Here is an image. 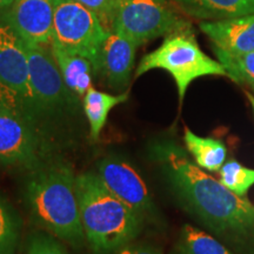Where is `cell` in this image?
<instances>
[{
    "mask_svg": "<svg viewBox=\"0 0 254 254\" xmlns=\"http://www.w3.org/2000/svg\"><path fill=\"white\" fill-rule=\"evenodd\" d=\"M193 18L225 20L254 13V0H171Z\"/></svg>",
    "mask_w": 254,
    "mask_h": 254,
    "instance_id": "14",
    "label": "cell"
},
{
    "mask_svg": "<svg viewBox=\"0 0 254 254\" xmlns=\"http://www.w3.org/2000/svg\"><path fill=\"white\" fill-rule=\"evenodd\" d=\"M113 254H164L163 250L150 244H127Z\"/></svg>",
    "mask_w": 254,
    "mask_h": 254,
    "instance_id": "24",
    "label": "cell"
},
{
    "mask_svg": "<svg viewBox=\"0 0 254 254\" xmlns=\"http://www.w3.org/2000/svg\"><path fill=\"white\" fill-rule=\"evenodd\" d=\"M4 17L23 40L52 46L55 0H14Z\"/></svg>",
    "mask_w": 254,
    "mask_h": 254,
    "instance_id": "12",
    "label": "cell"
},
{
    "mask_svg": "<svg viewBox=\"0 0 254 254\" xmlns=\"http://www.w3.org/2000/svg\"><path fill=\"white\" fill-rule=\"evenodd\" d=\"M20 222L6 200L0 198V254H14L17 250Z\"/></svg>",
    "mask_w": 254,
    "mask_h": 254,
    "instance_id": "21",
    "label": "cell"
},
{
    "mask_svg": "<svg viewBox=\"0 0 254 254\" xmlns=\"http://www.w3.org/2000/svg\"><path fill=\"white\" fill-rule=\"evenodd\" d=\"M200 28L213 43L214 49L228 53L254 51V13L225 20L204 21Z\"/></svg>",
    "mask_w": 254,
    "mask_h": 254,
    "instance_id": "13",
    "label": "cell"
},
{
    "mask_svg": "<svg viewBox=\"0 0 254 254\" xmlns=\"http://www.w3.org/2000/svg\"><path fill=\"white\" fill-rule=\"evenodd\" d=\"M170 254H234L221 241L190 225L182 228Z\"/></svg>",
    "mask_w": 254,
    "mask_h": 254,
    "instance_id": "18",
    "label": "cell"
},
{
    "mask_svg": "<svg viewBox=\"0 0 254 254\" xmlns=\"http://www.w3.org/2000/svg\"><path fill=\"white\" fill-rule=\"evenodd\" d=\"M153 153L186 207L241 254H254V205L192 163L179 146L164 142Z\"/></svg>",
    "mask_w": 254,
    "mask_h": 254,
    "instance_id": "1",
    "label": "cell"
},
{
    "mask_svg": "<svg viewBox=\"0 0 254 254\" xmlns=\"http://www.w3.org/2000/svg\"><path fill=\"white\" fill-rule=\"evenodd\" d=\"M25 254H68L55 238L44 233L33 234L27 244Z\"/></svg>",
    "mask_w": 254,
    "mask_h": 254,
    "instance_id": "22",
    "label": "cell"
},
{
    "mask_svg": "<svg viewBox=\"0 0 254 254\" xmlns=\"http://www.w3.org/2000/svg\"><path fill=\"white\" fill-rule=\"evenodd\" d=\"M75 1L93 11L107 30L112 31L116 0H75Z\"/></svg>",
    "mask_w": 254,
    "mask_h": 254,
    "instance_id": "23",
    "label": "cell"
},
{
    "mask_svg": "<svg viewBox=\"0 0 254 254\" xmlns=\"http://www.w3.org/2000/svg\"><path fill=\"white\" fill-rule=\"evenodd\" d=\"M219 63L226 69L228 78L254 90V51L247 53H228L214 49Z\"/></svg>",
    "mask_w": 254,
    "mask_h": 254,
    "instance_id": "19",
    "label": "cell"
},
{
    "mask_svg": "<svg viewBox=\"0 0 254 254\" xmlns=\"http://www.w3.org/2000/svg\"><path fill=\"white\" fill-rule=\"evenodd\" d=\"M218 173L219 182L240 196H246L254 185V170L243 166L237 160L225 163Z\"/></svg>",
    "mask_w": 254,
    "mask_h": 254,
    "instance_id": "20",
    "label": "cell"
},
{
    "mask_svg": "<svg viewBox=\"0 0 254 254\" xmlns=\"http://www.w3.org/2000/svg\"><path fill=\"white\" fill-rule=\"evenodd\" d=\"M13 1L14 0H0V17L8 11V8L13 4Z\"/></svg>",
    "mask_w": 254,
    "mask_h": 254,
    "instance_id": "25",
    "label": "cell"
},
{
    "mask_svg": "<svg viewBox=\"0 0 254 254\" xmlns=\"http://www.w3.org/2000/svg\"><path fill=\"white\" fill-rule=\"evenodd\" d=\"M28 60V79L34 114L52 113L72 103L68 90L52 52V46L25 41Z\"/></svg>",
    "mask_w": 254,
    "mask_h": 254,
    "instance_id": "8",
    "label": "cell"
},
{
    "mask_svg": "<svg viewBox=\"0 0 254 254\" xmlns=\"http://www.w3.org/2000/svg\"><path fill=\"white\" fill-rule=\"evenodd\" d=\"M189 27L168 0H116L112 31L136 46Z\"/></svg>",
    "mask_w": 254,
    "mask_h": 254,
    "instance_id": "5",
    "label": "cell"
},
{
    "mask_svg": "<svg viewBox=\"0 0 254 254\" xmlns=\"http://www.w3.org/2000/svg\"><path fill=\"white\" fill-rule=\"evenodd\" d=\"M184 141L195 164L208 172H218L226 160V146L213 138H201L189 127L184 128Z\"/></svg>",
    "mask_w": 254,
    "mask_h": 254,
    "instance_id": "17",
    "label": "cell"
},
{
    "mask_svg": "<svg viewBox=\"0 0 254 254\" xmlns=\"http://www.w3.org/2000/svg\"><path fill=\"white\" fill-rule=\"evenodd\" d=\"M52 52L66 86L75 97L84 98L92 87L94 75L93 64L86 57L67 52L56 45H52Z\"/></svg>",
    "mask_w": 254,
    "mask_h": 254,
    "instance_id": "15",
    "label": "cell"
},
{
    "mask_svg": "<svg viewBox=\"0 0 254 254\" xmlns=\"http://www.w3.org/2000/svg\"><path fill=\"white\" fill-rule=\"evenodd\" d=\"M33 120L17 109L0 101V164L32 166L36 163L39 142Z\"/></svg>",
    "mask_w": 254,
    "mask_h": 254,
    "instance_id": "9",
    "label": "cell"
},
{
    "mask_svg": "<svg viewBox=\"0 0 254 254\" xmlns=\"http://www.w3.org/2000/svg\"><path fill=\"white\" fill-rule=\"evenodd\" d=\"M136 46L122 34L111 31L101 44L93 64L94 75L116 92L125 91L134 68Z\"/></svg>",
    "mask_w": 254,
    "mask_h": 254,
    "instance_id": "11",
    "label": "cell"
},
{
    "mask_svg": "<svg viewBox=\"0 0 254 254\" xmlns=\"http://www.w3.org/2000/svg\"><path fill=\"white\" fill-rule=\"evenodd\" d=\"M152 69H164L173 78L178 88L180 104L190 82L206 75L228 74L224 66L200 49L190 27L176 31L165 37L160 46L142 57L135 71V78Z\"/></svg>",
    "mask_w": 254,
    "mask_h": 254,
    "instance_id": "4",
    "label": "cell"
},
{
    "mask_svg": "<svg viewBox=\"0 0 254 254\" xmlns=\"http://www.w3.org/2000/svg\"><path fill=\"white\" fill-rule=\"evenodd\" d=\"M245 94H246V97H247V99H249V101H250V104H251V106H252V110H253V112H254V95L252 94V93H250V92H245Z\"/></svg>",
    "mask_w": 254,
    "mask_h": 254,
    "instance_id": "26",
    "label": "cell"
},
{
    "mask_svg": "<svg viewBox=\"0 0 254 254\" xmlns=\"http://www.w3.org/2000/svg\"><path fill=\"white\" fill-rule=\"evenodd\" d=\"M27 201L34 220L53 236L79 247L86 240L80 219L77 177L68 165L56 164L33 174Z\"/></svg>",
    "mask_w": 254,
    "mask_h": 254,
    "instance_id": "3",
    "label": "cell"
},
{
    "mask_svg": "<svg viewBox=\"0 0 254 254\" xmlns=\"http://www.w3.org/2000/svg\"><path fill=\"white\" fill-rule=\"evenodd\" d=\"M85 238L94 254H113L140 233L144 219L113 195L97 173L77 177Z\"/></svg>",
    "mask_w": 254,
    "mask_h": 254,
    "instance_id": "2",
    "label": "cell"
},
{
    "mask_svg": "<svg viewBox=\"0 0 254 254\" xmlns=\"http://www.w3.org/2000/svg\"><path fill=\"white\" fill-rule=\"evenodd\" d=\"M110 32L93 11L75 0H55L52 45L86 57L94 64Z\"/></svg>",
    "mask_w": 254,
    "mask_h": 254,
    "instance_id": "6",
    "label": "cell"
},
{
    "mask_svg": "<svg viewBox=\"0 0 254 254\" xmlns=\"http://www.w3.org/2000/svg\"><path fill=\"white\" fill-rule=\"evenodd\" d=\"M128 99V93L123 92L120 94H110L91 87L84 95V111L88 125L92 140H98L100 133L106 125L109 114L114 107L125 103Z\"/></svg>",
    "mask_w": 254,
    "mask_h": 254,
    "instance_id": "16",
    "label": "cell"
},
{
    "mask_svg": "<svg viewBox=\"0 0 254 254\" xmlns=\"http://www.w3.org/2000/svg\"><path fill=\"white\" fill-rule=\"evenodd\" d=\"M97 174L113 195L144 220L154 213L147 186L131 164L120 158L109 157L100 161Z\"/></svg>",
    "mask_w": 254,
    "mask_h": 254,
    "instance_id": "10",
    "label": "cell"
},
{
    "mask_svg": "<svg viewBox=\"0 0 254 254\" xmlns=\"http://www.w3.org/2000/svg\"><path fill=\"white\" fill-rule=\"evenodd\" d=\"M0 101L34 120L26 49L4 15L0 17Z\"/></svg>",
    "mask_w": 254,
    "mask_h": 254,
    "instance_id": "7",
    "label": "cell"
}]
</instances>
